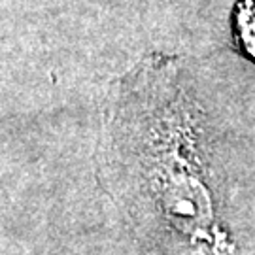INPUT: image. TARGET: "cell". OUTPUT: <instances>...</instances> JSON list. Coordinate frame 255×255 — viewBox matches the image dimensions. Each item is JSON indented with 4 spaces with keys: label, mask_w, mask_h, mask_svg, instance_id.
<instances>
[{
    "label": "cell",
    "mask_w": 255,
    "mask_h": 255,
    "mask_svg": "<svg viewBox=\"0 0 255 255\" xmlns=\"http://www.w3.org/2000/svg\"><path fill=\"white\" fill-rule=\"evenodd\" d=\"M248 85L214 61L151 53L112 82L99 176L138 227L187 250L214 248L237 212L238 136Z\"/></svg>",
    "instance_id": "cell-1"
},
{
    "label": "cell",
    "mask_w": 255,
    "mask_h": 255,
    "mask_svg": "<svg viewBox=\"0 0 255 255\" xmlns=\"http://www.w3.org/2000/svg\"><path fill=\"white\" fill-rule=\"evenodd\" d=\"M237 214L255 227V85L248 93L246 110L238 138Z\"/></svg>",
    "instance_id": "cell-2"
}]
</instances>
